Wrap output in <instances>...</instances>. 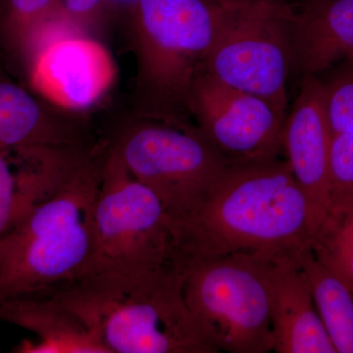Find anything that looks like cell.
<instances>
[{
  "mask_svg": "<svg viewBox=\"0 0 353 353\" xmlns=\"http://www.w3.org/2000/svg\"><path fill=\"white\" fill-rule=\"evenodd\" d=\"M173 228L183 261L231 253L272 259L312 236L307 199L285 157L230 164Z\"/></svg>",
  "mask_w": 353,
  "mask_h": 353,
  "instance_id": "cell-1",
  "label": "cell"
},
{
  "mask_svg": "<svg viewBox=\"0 0 353 353\" xmlns=\"http://www.w3.org/2000/svg\"><path fill=\"white\" fill-rule=\"evenodd\" d=\"M105 152L90 150L0 239V303L50 296L94 271V204Z\"/></svg>",
  "mask_w": 353,
  "mask_h": 353,
  "instance_id": "cell-2",
  "label": "cell"
},
{
  "mask_svg": "<svg viewBox=\"0 0 353 353\" xmlns=\"http://www.w3.org/2000/svg\"><path fill=\"white\" fill-rule=\"evenodd\" d=\"M50 296L108 353H216L185 303L182 267L92 272Z\"/></svg>",
  "mask_w": 353,
  "mask_h": 353,
  "instance_id": "cell-3",
  "label": "cell"
},
{
  "mask_svg": "<svg viewBox=\"0 0 353 353\" xmlns=\"http://www.w3.org/2000/svg\"><path fill=\"white\" fill-rule=\"evenodd\" d=\"M134 23L150 117L188 121V97L217 37L226 6L213 0H137Z\"/></svg>",
  "mask_w": 353,
  "mask_h": 353,
  "instance_id": "cell-4",
  "label": "cell"
},
{
  "mask_svg": "<svg viewBox=\"0 0 353 353\" xmlns=\"http://www.w3.org/2000/svg\"><path fill=\"white\" fill-rule=\"evenodd\" d=\"M181 267L185 303L216 353L273 352L270 259L231 253Z\"/></svg>",
  "mask_w": 353,
  "mask_h": 353,
  "instance_id": "cell-5",
  "label": "cell"
},
{
  "mask_svg": "<svg viewBox=\"0 0 353 353\" xmlns=\"http://www.w3.org/2000/svg\"><path fill=\"white\" fill-rule=\"evenodd\" d=\"M97 271L150 272L181 266L171 218L150 188L106 148L95 199Z\"/></svg>",
  "mask_w": 353,
  "mask_h": 353,
  "instance_id": "cell-6",
  "label": "cell"
},
{
  "mask_svg": "<svg viewBox=\"0 0 353 353\" xmlns=\"http://www.w3.org/2000/svg\"><path fill=\"white\" fill-rule=\"evenodd\" d=\"M292 46L290 0H243L227 6L204 72L287 111Z\"/></svg>",
  "mask_w": 353,
  "mask_h": 353,
  "instance_id": "cell-7",
  "label": "cell"
},
{
  "mask_svg": "<svg viewBox=\"0 0 353 353\" xmlns=\"http://www.w3.org/2000/svg\"><path fill=\"white\" fill-rule=\"evenodd\" d=\"M109 146L163 203L172 225L183 219L231 162L190 121L150 117Z\"/></svg>",
  "mask_w": 353,
  "mask_h": 353,
  "instance_id": "cell-8",
  "label": "cell"
},
{
  "mask_svg": "<svg viewBox=\"0 0 353 353\" xmlns=\"http://www.w3.org/2000/svg\"><path fill=\"white\" fill-rule=\"evenodd\" d=\"M188 112L194 125L231 163L284 157L287 111L202 72L190 88Z\"/></svg>",
  "mask_w": 353,
  "mask_h": 353,
  "instance_id": "cell-9",
  "label": "cell"
},
{
  "mask_svg": "<svg viewBox=\"0 0 353 353\" xmlns=\"http://www.w3.org/2000/svg\"><path fill=\"white\" fill-rule=\"evenodd\" d=\"M30 81L41 97L65 109L90 108L116 76L109 51L82 34H48L28 61Z\"/></svg>",
  "mask_w": 353,
  "mask_h": 353,
  "instance_id": "cell-10",
  "label": "cell"
},
{
  "mask_svg": "<svg viewBox=\"0 0 353 353\" xmlns=\"http://www.w3.org/2000/svg\"><path fill=\"white\" fill-rule=\"evenodd\" d=\"M330 143L331 132L321 81L318 77H304L285 117L283 152L297 185L307 199L312 236L330 205Z\"/></svg>",
  "mask_w": 353,
  "mask_h": 353,
  "instance_id": "cell-11",
  "label": "cell"
},
{
  "mask_svg": "<svg viewBox=\"0 0 353 353\" xmlns=\"http://www.w3.org/2000/svg\"><path fill=\"white\" fill-rule=\"evenodd\" d=\"M301 248L270 259L273 352L336 353L297 260Z\"/></svg>",
  "mask_w": 353,
  "mask_h": 353,
  "instance_id": "cell-12",
  "label": "cell"
},
{
  "mask_svg": "<svg viewBox=\"0 0 353 353\" xmlns=\"http://www.w3.org/2000/svg\"><path fill=\"white\" fill-rule=\"evenodd\" d=\"M290 3L294 22L292 75L319 76L353 58V0Z\"/></svg>",
  "mask_w": 353,
  "mask_h": 353,
  "instance_id": "cell-13",
  "label": "cell"
},
{
  "mask_svg": "<svg viewBox=\"0 0 353 353\" xmlns=\"http://www.w3.org/2000/svg\"><path fill=\"white\" fill-rule=\"evenodd\" d=\"M80 160L72 148H0V239L71 173Z\"/></svg>",
  "mask_w": 353,
  "mask_h": 353,
  "instance_id": "cell-14",
  "label": "cell"
},
{
  "mask_svg": "<svg viewBox=\"0 0 353 353\" xmlns=\"http://www.w3.org/2000/svg\"><path fill=\"white\" fill-rule=\"evenodd\" d=\"M0 321L36 334L22 341L20 353H108L99 339L52 296L21 297L0 303Z\"/></svg>",
  "mask_w": 353,
  "mask_h": 353,
  "instance_id": "cell-15",
  "label": "cell"
},
{
  "mask_svg": "<svg viewBox=\"0 0 353 353\" xmlns=\"http://www.w3.org/2000/svg\"><path fill=\"white\" fill-rule=\"evenodd\" d=\"M80 145L46 113L38 99L0 72V148Z\"/></svg>",
  "mask_w": 353,
  "mask_h": 353,
  "instance_id": "cell-16",
  "label": "cell"
},
{
  "mask_svg": "<svg viewBox=\"0 0 353 353\" xmlns=\"http://www.w3.org/2000/svg\"><path fill=\"white\" fill-rule=\"evenodd\" d=\"M318 314L336 353H353V294L308 245L296 253Z\"/></svg>",
  "mask_w": 353,
  "mask_h": 353,
  "instance_id": "cell-17",
  "label": "cell"
},
{
  "mask_svg": "<svg viewBox=\"0 0 353 353\" xmlns=\"http://www.w3.org/2000/svg\"><path fill=\"white\" fill-rule=\"evenodd\" d=\"M62 16V0H0V44L28 62L44 32Z\"/></svg>",
  "mask_w": 353,
  "mask_h": 353,
  "instance_id": "cell-18",
  "label": "cell"
},
{
  "mask_svg": "<svg viewBox=\"0 0 353 353\" xmlns=\"http://www.w3.org/2000/svg\"><path fill=\"white\" fill-rule=\"evenodd\" d=\"M308 246L353 294V208L329 211Z\"/></svg>",
  "mask_w": 353,
  "mask_h": 353,
  "instance_id": "cell-19",
  "label": "cell"
},
{
  "mask_svg": "<svg viewBox=\"0 0 353 353\" xmlns=\"http://www.w3.org/2000/svg\"><path fill=\"white\" fill-rule=\"evenodd\" d=\"M316 77L321 81L331 134L353 132V58Z\"/></svg>",
  "mask_w": 353,
  "mask_h": 353,
  "instance_id": "cell-20",
  "label": "cell"
},
{
  "mask_svg": "<svg viewBox=\"0 0 353 353\" xmlns=\"http://www.w3.org/2000/svg\"><path fill=\"white\" fill-rule=\"evenodd\" d=\"M329 179L328 212L353 208V132L331 134Z\"/></svg>",
  "mask_w": 353,
  "mask_h": 353,
  "instance_id": "cell-21",
  "label": "cell"
},
{
  "mask_svg": "<svg viewBox=\"0 0 353 353\" xmlns=\"http://www.w3.org/2000/svg\"><path fill=\"white\" fill-rule=\"evenodd\" d=\"M105 0H62L65 18L74 26L85 25L101 10Z\"/></svg>",
  "mask_w": 353,
  "mask_h": 353,
  "instance_id": "cell-22",
  "label": "cell"
},
{
  "mask_svg": "<svg viewBox=\"0 0 353 353\" xmlns=\"http://www.w3.org/2000/svg\"><path fill=\"white\" fill-rule=\"evenodd\" d=\"M213 1L218 2V3L222 4V6H234V4L239 3V2L243 1V0H213Z\"/></svg>",
  "mask_w": 353,
  "mask_h": 353,
  "instance_id": "cell-23",
  "label": "cell"
},
{
  "mask_svg": "<svg viewBox=\"0 0 353 353\" xmlns=\"http://www.w3.org/2000/svg\"><path fill=\"white\" fill-rule=\"evenodd\" d=\"M136 1H137V0H134V2H136Z\"/></svg>",
  "mask_w": 353,
  "mask_h": 353,
  "instance_id": "cell-24",
  "label": "cell"
}]
</instances>
